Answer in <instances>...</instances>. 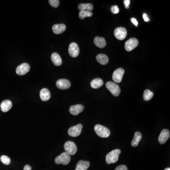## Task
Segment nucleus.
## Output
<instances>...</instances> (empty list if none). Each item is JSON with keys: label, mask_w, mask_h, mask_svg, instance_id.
<instances>
[{"label": "nucleus", "mask_w": 170, "mask_h": 170, "mask_svg": "<svg viewBox=\"0 0 170 170\" xmlns=\"http://www.w3.org/2000/svg\"><path fill=\"white\" fill-rule=\"evenodd\" d=\"M114 34L117 39L123 40L127 35V31L125 28L119 27L115 28L114 31Z\"/></svg>", "instance_id": "obj_7"}, {"label": "nucleus", "mask_w": 170, "mask_h": 170, "mask_svg": "<svg viewBox=\"0 0 170 170\" xmlns=\"http://www.w3.org/2000/svg\"><path fill=\"white\" fill-rule=\"evenodd\" d=\"M142 138V135L139 132H136L134 135V138L132 142V147H136L138 145L139 142Z\"/></svg>", "instance_id": "obj_22"}, {"label": "nucleus", "mask_w": 170, "mask_h": 170, "mask_svg": "<svg viewBox=\"0 0 170 170\" xmlns=\"http://www.w3.org/2000/svg\"><path fill=\"white\" fill-rule=\"evenodd\" d=\"M131 21H132V22L134 24L135 26H138V22H137L136 18H132V19H131Z\"/></svg>", "instance_id": "obj_33"}, {"label": "nucleus", "mask_w": 170, "mask_h": 170, "mask_svg": "<svg viewBox=\"0 0 170 170\" xmlns=\"http://www.w3.org/2000/svg\"><path fill=\"white\" fill-rule=\"evenodd\" d=\"M50 5L54 8H57L60 5V1L59 0H49V1Z\"/></svg>", "instance_id": "obj_28"}, {"label": "nucleus", "mask_w": 170, "mask_h": 170, "mask_svg": "<svg viewBox=\"0 0 170 170\" xmlns=\"http://www.w3.org/2000/svg\"><path fill=\"white\" fill-rule=\"evenodd\" d=\"M94 44L99 48H104L106 46V42L104 38L102 37H96L94 39Z\"/></svg>", "instance_id": "obj_20"}, {"label": "nucleus", "mask_w": 170, "mask_h": 170, "mask_svg": "<svg viewBox=\"0 0 170 170\" xmlns=\"http://www.w3.org/2000/svg\"><path fill=\"white\" fill-rule=\"evenodd\" d=\"M124 72L125 71L122 68H119L116 70L112 75V78L113 81L117 83H121L122 80Z\"/></svg>", "instance_id": "obj_9"}, {"label": "nucleus", "mask_w": 170, "mask_h": 170, "mask_svg": "<svg viewBox=\"0 0 170 170\" xmlns=\"http://www.w3.org/2000/svg\"><path fill=\"white\" fill-rule=\"evenodd\" d=\"M115 170H128L127 167L124 165H120L115 168Z\"/></svg>", "instance_id": "obj_30"}, {"label": "nucleus", "mask_w": 170, "mask_h": 170, "mask_svg": "<svg viewBox=\"0 0 170 170\" xmlns=\"http://www.w3.org/2000/svg\"><path fill=\"white\" fill-rule=\"evenodd\" d=\"M138 45V41L135 38L128 40L125 44V48L127 51H132Z\"/></svg>", "instance_id": "obj_8"}, {"label": "nucleus", "mask_w": 170, "mask_h": 170, "mask_svg": "<svg viewBox=\"0 0 170 170\" xmlns=\"http://www.w3.org/2000/svg\"><path fill=\"white\" fill-rule=\"evenodd\" d=\"M51 60L52 63L56 66H60L62 64V61L61 57L56 52H54L52 55Z\"/></svg>", "instance_id": "obj_18"}, {"label": "nucleus", "mask_w": 170, "mask_h": 170, "mask_svg": "<svg viewBox=\"0 0 170 170\" xmlns=\"http://www.w3.org/2000/svg\"><path fill=\"white\" fill-rule=\"evenodd\" d=\"M90 166V163L88 161L80 160L76 165L75 170H87Z\"/></svg>", "instance_id": "obj_19"}, {"label": "nucleus", "mask_w": 170, "mask_h": 170, "mask_svg": "<svg viewBox=\"0 0 170 170\" xmlns=\"http://www.w3.org/2000/svg\"><path fill=\"white\" fill-rule=\"evenodd\" d=\"M40 97L43 101H47L50 99L51 93L49 90L46 88L41 89L40 92Z\"/></svg>", "instance_id": "obj_16"}, {"label": "nucleus", "mask_w": 170, "mask_h": 170, "mask_svg": "<svg viewBox=\"0 0 170 170\" xmlns=\"http://www.w3.org/2000/svg\"><path fill=\"white\" fill-rule=\"evenodd\" d=\"M170 137V132L168 129H164L162 131L158 138V141L161 144H165L169 139Z\"/></svg>", "instance_id": "obj_14"}, {"label": "nucleus", "mask_w": 170, "mask_h": 170, "mask_svg": "<svg viewBox=\"0 0 170 170\" xmlns=\"http://www.w3.org/2000/svg\"><path fill=\"white\" fill-rule=\"evenodd\" d=\"M12 106V103L9 100H5L2 101L1 104V109L2 112H6L9 111Z\"/></svg>", "instance_id": "obj_17"}, {"label": "nucleus", "mask_w": 170, "mask_h": 170, "mask_svg": "<svg viewBox=\"0 0 170 170\" xmlns=\"http://www.w3.org/2000/svg\"><path fill=\"white\" fill-rule=\"evenodd\" d=\"M154 95V93L150 91L148 89H147L144 92L143 98L145 101H148L152 99Z\"/></svg>", "instance_id": "obj_26"}, {"label": "nucleus", "mask_w": 170, "mask_h": 170, "mask_svg": "<svg viewBox=\"0 0 170 170\" xmlns=\"http://www.w3.org/2000/svg\"><path fill=\"white\" fill-rule=\"evenodd\" d=\"M143 19H144L145 22H148L149 21V19L148 17V15L145 13H144L143 15Z\"/></svg>", "instance_id": "obj_32"}, {"label": "nucleus", "mask_w": 170, "mask_h": 170, "mask_svg": "<svg viewBox=\"0 0 170 170\" xmlns=\"http://www.w3.org/2000/svg\"><path fill=\"white\" fill-rule=\"evenodd\" d=\"M1 161L3 164L6 165H9L11 164V159L6 155H2L1 157Z\"/></svg>", "instance_id": "obj_27"}, {"label": "nucleus", "mask_w": 170, "mask_h": 170, "mask_svg": "<svg viewBox=\"0 0 170 170\" xmlns=\"http://www.w3.org/2000/svg\"><path fill=\"white\" fill-rule=\"evenodd\" d=\"M52 31L56 34H60L62 33L66 29V26L64 24H55L52 26Z\"/></svg>", "instance_id": "obj_15"}, {"label": "nucleus", "mask_w": 170, "mask_h": 170, "mask_svg": "<svg viewBox=\"0 0 170 170\" xmlns=\"http://www.w3.org/2000/svg\"><path fill=\"white\" fill-rule=\"evenodd\" d=\"M93 16L92 12L83 11H80L79 12V17L80 19H83L86 17H91Z\"/></svg>", "instance_id": "obj_25"}, {"label": "nucleus", "mask_w": 170, "mask_h": 170, "mask_svg": "<svg viewBox=\"0 0 170 170\" xmlns=\"http://www.w3.org/2000/svg\"><path fill=\"white\" fill-rule=\"evenodd\" d=\"M71 161V156L66 152H63L59 156L56 157L55 162L56 164H62L63 165H67L69 164Z\"/></svg>", "instance_id": "obj_3"}, {"label": "nucleus", "mask_w": 170, "mask_h": 170, "mask_svg": "<svg viewBox=\"0 0 170 170\" xmlns=\"http://www.w3.org/2000/svg\"><path fill=\"white\" fill-rule=\"evenodd\" d=\"M104 84L103 80L101 78H96L93 79L91 82V86L94 89L102 87Z\"/></svg>", "instance_id": "obj_23"}, {"label": "nucleus", "mask_w": 170, "mask_h": 170, "mask_svg": "<svg viewBox=\"0 0 170 170\" xmlns=\"http://www.w3.org/2000/svg\"><path fill=\"white\" fill-rule=\"evenodd\" d=\"M65 152L71 155H74L77 152V147L72 141H67L64 145Z\"/></svg>", "instance_id": "obj_5"}, {"label": "nucleus", "mask_w": 170, "mask_h": 170, "mask_svg": "<svg viewBox=\"0 0 170 170\" xmlns=\"http://www.w3.org/2000/svg\"><path fill=\"white\" fill-rule=\"evenodd\" d=\"M131 3V1L129 0H124V3L125 5V8L127 9H128L129 4Z\"/></svg>", "instance_id": "obj_31"}, {"label": "nucleus", "mask_w": 170, "mask_h": 170, "mask_svg": "<svg viewBox=\"0 0 170 170\" xmlns=\"http://www.w3.org/2000/svg\"><path fill=\"white\" fill-rule=\"evenodd\" d=\"M111 11L113 14H118L120 12L118 7L117 5L112 6L111 8Z\"/></svg>", "instance_id": "obj_29"}, {"label": "nucleus", "mask_w": 170, "mask_h": 170, "mask_svg": "<svg viewBox=\"0 0 170 170\" xmlns=\"http://www.w3.org/2000/svg\"><path fill=\"white\" fill-rule=\"evenodd\" d=\"M83 105H72L69 109V112L73 115H78L83 111Z\"/></svg>", "instance_id": "obj_13"}, {"label": "nucleus", "mask_w": 170, "mask_h": 170, "mask_svg": "<svg viewBox=\"0 0 170 170\" xmlns=\"http://www.w3.org/2000/svg\"><path fill=\"white\" fill-rule=\"evenodd\" d=\"M94 130L98 136L103 138H108L110 135V131L105 127L97 124L94 127Z\"/></svg>", "instance_id": "obj_2"}, {"label": "nucleus", "mask_w": 170, "mask_h": 170, "mask_svg": "<svg viewBox=\"0 0 170 170\" xmlns=\"http://www.w3.org/2000/svg\"><path fill=\"white\" fill-rule=\"evenodd\" d=\"M30 65L27 63H24L18 66L16 68V73L18 75H24L27 74L30 70Z\"/></svg>", "instance_id": "obj_11"}, {"label": "nucleus", "mask_w": 170, "mask_h": 170, "mask_svg": "<svg viewBox=\"0 0 170 170\" xmlns=\"http://www.w3.org/2000/svg\"><path fill=\"white\" fill-rule=\"evenodd\" d=\"M106 87L114 96H118L121 93V89L118 85L115 82H108L106 83Z\"/></svg>", "instance_id": "obj_4"}, {"label": "nucleus", "mask_w": 170, "mask_h": 170, "mask_svg": "<svg viewBox=\"0 0 170 170\" xmlns=\"http://www.w3.org/2000/svg\"><path fill=\"white\" fill-rule=\"evenodd\" d=\"M68 53L72 57H77L79 54V48L77 44L75 43H72L70 44L68 47Z\"/></svg>", "instance_id": "obj_10"}, {"label": "nucleus", "mask_w": 170, "mask_h": 170, "mask_svg": "<svg viewBox=\"0 0 170 170\" xmlns=\"http://www.w3.org/2000/svg\"><path fill=\"white\" fill-rule=\"evenodd\" d=\"M170 170V168H165V170Z\"/></svg>", "instance_id": "obj_35"}, {"label": "nucleus", "mask_w": 170, "mask_h": 170, "mask_svg": "<svg viewBox=\"0 0 170 170\" xmlns=\"http://www.w3.org/2000/svg\"><path fill=\"white\" fill-rule=\"evenodd\" d=\"M56 86L60 89L66 90L70 88L71 83L68 79H60L56 82Z\"/></svg>", "instance_id": "obj_12"}, {"label": "nucleus", "mask_w": 170, "mask_h": 170, "mask_svg": "<svg viewBox=\"0 0 170 170\" xmlns=\"http://www.w3.org/2000/svg\"><path fill=\"white\" fill-rule=\"evenodd\" d=\"M97 61L102 65H106L109 62L108 57L104 54H99L96 57Z\"/></svg>", "instance_id": "obj_21"}, {"label": "nucleus", "mask_w": 170, "mask_h": 170, "mask_svg": "<svg viewBox=\"0 0 170 170\" xmlns=\"http://www.w3.org/2000/svg\"><path fill=\"white\" fill-rule=\"evenodd\" d=\"M121 151L120 149H115L109 152L106 156V162L107 164H114L118 161Z\"/></svg>", "instance_id": "obj_1"}, {"label": "nucleus", "mask_w": 170, "mask_h": 170, "mask_svg": "<svg viewBox=\"0 0 170 170\" xmlns=\"http://www.w3.org/2000/svg\"><path fill=\"white\" fill-rule=\"evenodd\" d=\"M82 125L81 124H78L68 129V135L73 137H77L79 136L82 133Z\"/></svg>", "instance_id": "obj_6"}, {"label": "nucleus", "mask_w": 170, "mask_h": 170, "mask_svg": "<svg viewBox=\"0 0 170 170\" xmlns=\"http://www.w3.org/2000/svg\"><path fill=\"white\" fill-rule=\"evenodd\" d=\"M31 169L32 168L29 165H27L24 166L23 170H31Z\"/></svg>", "instance_id": "obj_34"}, {"label": "nucleus", "mask_w": 170, "mask_h": 170, "mask_svg": "<svg viewBox=\"0 0 170 170\" xmlns=\"http://www.w3.org/2000/svg\"><path fill=\"white\" fill-rule=\"evenodd\" d=\"M78 9L80 11L92 12L93 10V5L90 3H80L78 5Z\"/></svg>", "instance_id": "obj_24"}]
</instances>
